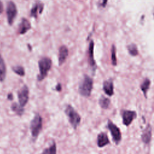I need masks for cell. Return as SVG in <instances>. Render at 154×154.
I'll list each match as a JSON object with an SVG mask.
<instances>
[{"instance_id":"11","label":"cell","mask_w":154,"mask_h":154,"mask_svg":"<svg viewBox=\"0 0 154 154\" xmlns=\"http://www.w3.org/2000/svg\"><path fill=\"white\" fill-rule=\"evenodd\" d=\"M69 55V50L67 46L63 45L59 48L58 51V64L61 66L66 61Z\"/></svg>"},{"instance_id":"15","label":"cell","mask_w":154,"mask_h":154,"mask_svg":"<svg viewBox=\"0 0 154 154\" xmlns=\"http://www.w3.org/2000/svg\"><path fill=\"white\" fill-rule=\"evenodd\" d=\"M151 137H152V129H151L150 126L149 125L144 130L141 135V138L143 141L144 143L147 144L150 142Z\"/></svg>"},{"instance_id":"12","label":"cell","mask_w":154,"mask_h":154,"mask_svg":"<svg viewBox=\"0 0 154 154\" xmlns=\"http://www.w3.org/2000/svg\"><path fill=\"white\" fill-rule=\"evenodd\" d=\"M88 62L92 68H96V63L94 59V42L93 40H91L88 47Z\"/></svg>"},{"instance_id":"21","label":"cell","mask_w":154,"mask_h":154,"mask_svg":"<svg viewBox=\"0 0 154 154\" xmlns=\"http://www.w3.org/2000/svg\"><path fill=\"white\" fill-rule=\"evenodd\" d=\"M56 153H57V146L55 143H53L52 146H51L48 148L45 149L42 152V153H46V154H55Z\"/></svg>"},{"instance_id":"8","label":"cell","mask_w":154,"mask_h":154,"mask_svg":"<svg viewBox=\"0 0 154 154\" xmlns=\"http://www.w3.org/2000/svg\"><path fill=\"white\" fill-rule=\"evenodd\" d=\"M43 9V3L39 1H36L30 10V16L35 19L37 18L38 16L42 13Z\"/></svg>"},{"instance_id":"26","label":"cell","mask_w":154,"mask_h":154,"mask_svg":"<svg viewBox=\"0 0 154 154\" xmlns=\"http://www.w3.org/2000/svg\"><path fill=\"white\" fill-rule=\"evenodd\" d=\"M3 10H4L3 4H2V2L0 1V14L3 12Z\"/></svg>"},{"instance_id":"18","label":"cell","mask_w":154,"mask_h":154,"mask_svg":"<svg viewBox=\"0 0 154 154\" xmlns=\"http://www.w3.org/2000/svg\"><path fill=\"white\" fill-rule=\"evenodd\" d=\"M99 103L100 105V106L103 108V109H106L107 108H108L109 103H110V100L109 99L104 97V96H102L99 100Z\"/></svg>"},{"instance_id":"5","label":"cell","mask_w":154,"mask_h":154,"mask_svg":"<svg viewBox=\"0 0 154 154\" xmlns=\"http://www.w3.org/2000/svg\"><path fill=\"white\" fill-rule=\"evenodd\" d=\"M6 14L7 22L10 25H12L17 14V9L15 3L10 1L7 4Z\"/></svg>"},{"instance_id":"22","label":"cell","mask_w":154,"mask_h":154,"mask_svg":"<svg viewBox=\"0 0 154 154\" xmlns=\"http://www.w3.org/2000/svg\"><path fill=\"white\" fill-rule=\"evenodd\" d=\"M128 49L129 54L133 56L137 55L138 54L137 48L136 45L134 44H131V45H129L128 46Z\"/></svg>"},{"instance_id":"25","label":"cell","mask_w":154,"mask_h":154,"mask_svg":"<svg viewBox=\"0 0 154 154\" xmlns=\"http://www.w3.org/2000/svg\"><path fill=\"white\" fill-rule=\"evenodd\" d=\"M100 3H101V5L102 7H105L106 5V3H107V1L108 0H100Z\"/></svg>"},{"instance_id":"19","label":"cell","mask_w":154,"mask_h":154,"mask_svg":"<svg viewBox=\"0 0 154 154\" xmlns=\"http://www.w3.org/2000/svg\"><path fill=\"white\" fill-rule=\"evenodd\" d=\"M12 70L13 71L16 73L17 75L20 76H23L25 74V69L24 68L21 66H15L12 67Z\"/></svg>"},{"instance_id":"6","label":"cell","mask_w":154,"mask_h":154,"mask_svg":"<svg viewBox=\"0 0 154 154\" xmlns=\"http://www.w3.org/2000/svg\"><path fill=\"white\" fill-rule=\"evenodd\" d=\"M19 104L24 107L28 103L29 99V88L27 85H24L17 93Z\"/></svg>"},{"instance_id":"27","label":"cell","mask_w":154,"mask_h":154,"mask_svg":"<svg viewBox=\"0 0 154 154\" xmlns=\"http://www.w3.org/2000/svg\"><path fill=\"white\" fill-rule=\"evenodd\" d=\"M7 98H8V99H9V100H12L13 98L12 93H9V94L7 95Z\"/></svg>"},{"instance_id":"16","label":"cell","mask_w":154,"mask_h":154,"mask_svg":"<svg viewBox=\"0 0 154 154\" xmlns=\"http://www.w3.org/2000/svg\"><path fill=\"white\" fill-rule=\"evenodd\" d=\"M6 66L5 61L0 54V82H3L6 77Z\"/></svg>"},{"instance_id":"24","label":"cell","mask_w":154,"mask_h":154,"mask_svg":"<svg viewBox=\"0 0 154 154\" xmlns=\"http://www.w3.org/2000/svg\"><path fill=\"white\" fill-rule=\"evenodd\" d=\"M55 89H56L57 91H60L61 90V84L58 83V84L57 85V86H56V87H55Z\"/></svg>"},{"instance_id":"14","label":"cell","mask_w":154,"mask_h":154,"mask_svg":"<svg viewBox=\"0 0 154 154\" xmlns=\"http://www.w3.org/2000/svg\"><path fill=\"white\" fill-rule=\"evenodd\" d=\"M113 82L111 79L105 81L103 84V89L105 93L108 96H112L114 93L113 91Z\"/></svg>"},{"instance_id":"23","label":"cell","mask_w":154,"mask_h":154,"mask_svg":"<svg viewBox=\"0 0 154 154\" xmlns=\"http://www.w3.org/2000/svg\"><path fill=\"white\" fill-rule=\"evenodd\" d=\"M111 61H112V64L113 65H116L117 60H116V48L114 46H112V49H111Z\"/></svg>"},{"instance_id":"7","label":"cell","mask_w":154,"mask_h":154,"mask_svg":"<svg viewBox=\"0 0 154 154\" xmlns=\"http://www.w3.org/2000/svg\"><path fill=\"white\" fill-rule=\"evenodd\" d=\"M108 128L111 133L114 141L118 143L121 139V133L119 128L111 121H108Z\"/></svg>"},{"instance_id":"20","label":"cell","mask_w":154,"mask_h":154,"mask_svg":"<svg viewBox=\"0 0 154 154\" xmlns=\"http://www.w3.org/2000/svg\"><path fill=\"white\" fill-rule=\"evenodd\" d=\"M150 84V80L148 79H145L144 81L143 82V83L141 84L140 88H141V90L143 91L144 94L145 96H146V93H147V90L149 88Z\"/></svg>"},{"instance_id":"1","label":"cell","mask_w":154,"mask_h":154,"mask_svg":"<svg viewBox=\"0 0 154 154\" xmlns=\"http://www.w3.org/2000/svg\"><path fill=\"white\" fill-rule=\"evenodd\" d=\"M39 74L37 75V81H43L48 75V72L52 67V60L48 57H43L38 62Z\"/></svg>"},{"instance_id":"9","label":"cell","mask_w":154,"mask_h":154,"mask_svg":"<svg viewBox=\"0 0 154 154\" xmlns=\"http://www.w3.org/2000/svg\"><path fill=\"white\" fill-rule=\"evenodd\" d=\"M136 117V112L132 111L126 110L124 111L122 113V119L123 123L125 125H129L134 118Z\"/></svg>"},{"instance_id":"17","label":"cell","mask_w":154,"mask_h":154,"mask_svg":"<svg viewBox=\"0 0 154 154\" xmlns=\"http://www.w3.org/2000/svg\"><path fill=\"white\" fill-rule=\"evenodd\" d=\"M11 109L13 111H14L16 114H17L19 116H21L24 112L23 107L20 104H18L15 102L12 103L11 106Z\"/></svg>"},{"instance_id":"4","label":"cell","mask_w":154,"mask_h":154,"mask_svg":"<svg viewBox=\"0 0 154 154\" xmlns=\"http://www.w3.org/2000/svg\"><path fill=\"white\" fill-rule=\"evenodd\" d=\"M42 128V118L41 116L37 113L30 123V131L34 139H36L38 136Z\"/></svg>"},{"instance_id":"3","label":"cell","mask_w":154,"mask_h":154,"mask_svg":"<svg viewBox=\"0 0 154 154\" xmlns=\"http://www.w3.org/2000/svg\"><path fill=\"white\" fill-rule=\"evenodd\" d=\"M64 111L68 117L69 123L73 128L76 129L81 122V117L79 114L70 105L67 106Z\"/></svg>"},{"instance_id":"2","label":"cell","mask_w":154,"mask_h":154,"mask_svg":"<svg viewBox=\"0 0 154 154\" xmlns=\"http://www.w3.org/2000/svg\"><path fill=\"white\" fill-rule=\"evenodd\" d=\"M93 79L88 75H84L79 85V94L84 97L90 96L93 89Z\"/></svg>"},{"instance_id":"10","label":"cell","mask_w":154,"mask_h":154,"mask_svg":"<svg viewBox=\"0 0 154 154\" xmlns=\"http://www.w3.org/2000/svg\"><path fill=\"white\" fill-rule=\"evenodd\" d=\"M31 28V25L29 21L23 17L21 19V21L19 25L18 32L20 34H24L27 32Z\"/></svg>"},{"instance_id":"13","label":"cell","mask_w":154,"mask_h":154,"mask_svg":"<svg viewBox=\"0 0 154 154\" xmlns=\"http://www.w3.org/2000/svg\"><path fill=\"white\" fill-rule=\"evenodd\" d=\"M109 143V140L108 136L105 133L101 132L100 133L97 138V146L100 147H102Z\"/></svg>"}]
</instances>
